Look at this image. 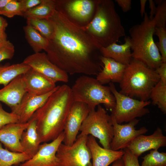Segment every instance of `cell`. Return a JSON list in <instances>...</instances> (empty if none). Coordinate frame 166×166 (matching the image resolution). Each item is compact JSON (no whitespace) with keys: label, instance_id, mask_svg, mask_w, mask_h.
Here are the masks:
<instances>
[{"label":"cell","instance_id":"8d00e7d4","mask_svg":"<svg viewBox=\"0 0 166 166\" xmlns=\"http://www.w3.org/2000/svg\"><path fill=\"white\" fill-rule=\"evenodd\" d=\"M42 0H21L19 1L22 13L23 14L30 9L41 3Z\"/></svg>","mask_w":166,"mask_h":166},{"label":"cell","instance_id":"5bb4252c","mask_svg":"<svg viewBox=\"0 0 166 166\" xmlns=\"http://www.w3.org/2000/svg\"><path fill=\"white\" fill-rule=\"evenodd\" d=\"M64 137L63 132L57 138L50 143L41 144L36 153L20 166H58L56 156L57 149Z\"/></svg>","mask_w":166,"mask_h":166},{"label":"cell","instance_id":"30bf717a","mask_svg":"<svg viewBox=\"0 0 166 166\" xmlns=\"http://www.w3.org/2000/svg\"><path fill=\"white\" fill-rule=\"evenodd\" d=\"M55 10L81 26L87 25L94 15L97 0H54Z\"/></svg>","mask_w":166,"mask_h":166},{"label":"cell","instance_id":"7bdbcfd3","mask_svg":"<svg viewBox=\"0 0 166 166\" xmlns=\"http://www.w3.org/2000/svg\"><path fill=\"white\" fill-rule=\"evenodd\" d=\"M7 40V35L5 31L0 30V42H4Z\"/></svg>","mask_w":166,"mask_h":166},{"label":"cell","instance_id":"83f0119b","mask_svg":"<svg viewBox=\"0 0 166 166\" xmlns=\"http://www.w3.org/2000/svg\"><path fill=\"white\" fill-rule=\"evenodd\" d=\"M150 98L153 105H157L164 114L166 113V84L160 80L152 89Z\"/></svg>","mask_w":166,"mask_h":166},{"label":"cell","instance_id":"ee69618b","mask_svg":"<svg viewBox=\"0 0 166 166\" xmlns=\"http://www.w3.org/2000/svg\"><path fill=\"white\" fill-rule=\"evenodd\" d=\"M112 166H124L122 157L114 162Z\"/></svg>","mask_w":166,"mask_h":166},{"label":"cell","instance_id":"f6af8a7d","mask_svg":"<svg viewBox=\"0 0 166 166\" xmlns=\"http://www.w3.org/2000/svg\"><path fill=\"white\" fill-rule=\"evenodd\" d=\"M11 0H0V10L4 8Z\"/></svg>","mask_w":166,"mask_h":166},{"label":"cell","instance_id":"7c38bea8","mask_svg":"<svg viewBox=\"0 0 166 166\" xmlns=\"http://www.w3.org/2000/svg\"><path fill=\"white\" fill-rule=\"evenodd\" d=\"M90 110L85 103L74 101L67 117L63 130V144L71 146L76 141L81 125Z\"/></svg>","mask_w":166,"mask_h":166},{"label":"cell","instance_id":"6da1fadb","mask_svg":"<svg viewBox=\"0 0 166 166\" xmlns=\"http://www.w3.org/2000/svg\"><path fill=\"white\" fill-rule=\"evenodd\" d=\"M48 19L53 29L45 50L49 60L68 74L97 75L103 66L99 45L60 11L55 10Z\"/></svg>","mask_w":166,"mask_h":166},{"label":"cell","instance_id":"4dcf8cb0","mask_svg":"<svg viewBox=\"0 0 166 166\" xmlns=\"http://www.w3.org/2000/svg\"><path fill=\"white\" fill-rule=\"evenodd\" d=\"M0 14L9 18L16 15L23 16L19 1L11 0L3 8L0 10Z\"/></svg>","mask_w":166,"mask_h":166},{"label":"cell","instance_id":"e575fe53","mask_svg":"<svg viewBox=\"0 0 166 166\" xmlns=\"http://www.w3.org/2000/svg\"><path fill=\"white\" fill-rule=\"evenodd\" d=\"M14 47L9 40L5 42L0 46V62L7 59H11L14 53Z\"/></svg>","mask_w":166,"mask_h":166},{"label":"cell","instance_id":"52a82bcc","mask_svg":"<svg viewBox=\"0 0 166 166\" xmlns=\"http://www.w3.org/2000/svg\"><path fill=\"white\" fill-rule=\"evenodd\" d=\"M91 111L80 128L79 136L91 135L98 138L103 148L110 149L113 136L111 118L100 105Z\"/></svg>","mask_w":166,"mask_h":166},{"label":"cell","instance_id":"1f68e13d","mask_svg":"<svg viewBox=\"0 0 166 166\" xmlns=\"http://www.w3.org/2000/svg\"><path fill=\"white\" fill-rule=\"evenodd\" d=\"M154 34L158 38L156 43L161 55L163 62L166 63V29L155 27Z\"/></svg>","mask_w":166,"mask_h":166},{"label":"cell","instance_id":"9c48e42d","mask_svg":"<svg viewBox=\"0 0 166 166\" xmlns=\"http://www.w3.org/2000/svg\"><path fill=\"white\" fill-rule=\"evenodd\" d=\"M87 137L78 135L71 146L61 143L56 154L58 166H92V156L87 145Z\"/></svg>","mask_w":166,"mask_h":166},{"label":"cell","instance_id":"bcb514c9","mask_svg":"<svg viewBox=\"0 0 166 166\" xmlns=\"http://www.w3.org/2000/svg\"><path fill=\"white\" fill-rule=\"evenodd\" d=\"M5 42H0V46L1 45H2Z\"/></svg>","mask_w":166,"mask_h":166},{"label":"cell","instance_id":"277c9868","mask_svg":"<svg viewBox=\"0 0 166 166\" xmlns=\"http://www.w3.org/2000/svg\"><path fill=\"white\" fill-rule=\"evenodd\" d=\"M155 25L145 12L143 21L132 26L129 32L132 58L155 69L163 63L153 35Z\"/></svg>","mask_w":166,"mask_h":166},{"label":"cell","instance_id":"8fae6325","mask_svg":"<svg viewBox=\"0 0 166 166\" xmlns=\"http://www.w3.org/2000/svg\"><path fill=\"white\" fill-rule=\"evenodd\" d=\"M23 62L55 83L69 81L68 74L52 63L45 52L30 55L26 57Z\"/></svg>","mask_w":166,"mask_h":166},{"label":"cell","instance_id":"603a6c76","mask_svg":"<svg viewBox=\"0 0 166 166\" xmlns=\"http://www.w3.org/2000/svg\"><path fill=\"white\" fill-rule=\"evenodd\" d=\"M28 122L29 125L22 134L20 143L24 152L32 157L38 150L41 143L37 130L34 114Z\"/></svg>","mask_w":166,"mask_h":166},{"label":"cell","instance_id":"cb8c5ba5","mask_svg":"<svg viewBox=\"0 0 166 166\" xmlns=\"http://www.w3.org/2000/svg\"><path fill=\"white\" fill-rule=\"evenodd\" d=\"M30 68L23 62L11 65H0V85L6 86L15 77L25 74Z\"/></svg>","mask_w":166,"mask_h":166},{"label":"cell","instance_id":"d6a6232c","mask_svg":"<svg viewBox=\"0 0 166 166\" xmlns=\"http://www.w3.org/2000/svg\"><path fill=\"white\" fill-rule=\"evenodd\" d=\"M153 19L155 27L166 29V0H162L158 5L156 13Z\"/></svg>","mask_w":166,"mask_h":166},{"label":"cell","instance_id":"7402d4cb","mask_svg":"<svg viewBox=\"0 0 166 166\" xmlns=\"http://www.w3.org/2000/svg\"><path fill=\"white\" fill-rule=\"evenodd\" d=\"M124 40V43L121 45L114 43L106 47H101V56L126 65H128L132 58L129 36H125Z\"/></svg>","mask_w":166,"mask_h":166},{"label":"cell","instance_id":"60d3db41","mask_svg":"<svg viewBox=\"0 0 166 166\" xmlns=\"http://www.w3.org/2000/svg\"><path fill=\"white\" fill-rule=\"evenodd\" d=\"M8 26L7 21L0 16V30L5 31Z\"/></svg>","mask_w":166,"mask_h":166},{"label":"cell","instance_id":"f35d334b","mask_svg":"<svg viewBox=\"0 0 166 166\" xmlns=\"http://www.w3.org/2000/svg\"><path fill=\"white\" fill-rule=\"evenodd\" d=\"M115 2L121 7L124 12H127L131 9V0H116Z\"/></svg>","mask_w":166,"mask_h":166},{"label":"cell","instance_id":"74e56055","mask_svg":"<svg viewBox=\"0 0 166 166\" xmlns=\"http://www.w3.org/2000/svg\"><path fill=\"white\" fill-rule=\"evenodd\" d=\"M155 70L158 75L160 80L163 83L166 84V63L163 62Z\"/></svg>","mask_w":166,"mask_h":166},{"label":"cell","instance_id":"d6986e66","mask_svg":"<svg viewBox=\"0 0 166 166\" xmlns=\"http://www.w3.org/2000/svg\"><path fill=\"white\" fill-rule=\"evenodd\" d=\"M27 93L23 74L21 75L0 89V101L11 109L20 103Z\"/></svg>","mask_w":166,"mask_h":166},{"label":"cell","instance_id":"7a4b0ae2","mask_svg":"<svg viewBox=\"0 0 166 166\" xmlns=\"http://www.w3.org/2000/svg\"><path fill=\"white\" fill-rule=\"evenodd\" d=\"M74 101L71 88L63 84L58 86L35 112L37 130L41 143L52 141L63 132Z\"/></svg>","mask_w":166,"mask_h":166},{"label":"cell","instance_id":"b9f144b4","mask_svg":"<svg viewBox=\"0 0 166 166\" xmlns=\"http://www.w3.org/2000/svg\"><path fill=\"white\" fill-rule=\"evenodd\" d=\"M147 1L146 0H140V12L142 17L144 16L145 13V6L146 2Z\"/></svg>","mask_w":166,"mask_h":166},{"label":"cell","instance_id":"484cf974","mask_svg":"<svg viewBox=\"0 0 166 166\" xmlns=\"http://www.w3.org/2000/svg\"><path fill=\"white\" fill-rule=\"evenodd\" d=\"M25 38L35 53L45 50L49 41L30 25L27 24L23 27Z\"/></svg>","mask_w":166,"mask_h":166},{"label":"cell","instance_id":"5b68a950","mask_svg":"<svg viewBox=\"0 0 166 166\" xmlns=\"http://www.w3.org/2000/svg\"><path fill=\"white\" fill-rule=\"evenodd\" d=\"M160 80L155 69L132 58L127 65L119 83V92L131 98L147 101L152 89Z\"/></svg>","mask_w":166,"mask_h":166},{"label":"cell","instance_id":"44dd1931","mask_svg":"<svg viewBox=\"0 0 166 166\" xmlns=\"http://www.w3.org/2000/svg\"><path fill=\"white\" fill-rule=\"evenodd\" d=\"M100 60L103 66L97 75V80L102 85L111 82L120 83L127 65L102 56L100 57Z\"/></svg>","mask_w":166,"mask_h":166},{"label":"cell","instance_id":"f1b7e54d","mask_svg":"<svg viewBox=\"0 0 166 166\" xmlns=\"http://www.w3.org/2000/svg\"><path fill=\"white\" fill-rule=\"evenodd\" d=\"M26 23L27 24L31 26L48 40L51 38L53 29L49 19L29 18L26 19Z\"/></svg>","mask_w":166,"mask_h":166},{"label":"cell","instance_id":"d590c367","mask_svg":"<svg viewBox=\"0 0 166 166\" xmlns=\"http://www.w3.org/2000/svg\"><path fill=\"white\" fill-rule=\"evenodd\" d=\"M124 153L122 157L124 166H140L138 157L135 156L127 148L123 149Z\"/></svg>","mask_w":166,"mask_h":166},{"label":"cell","instance_id":"3957f363","mask_svg":"<svg viewBox=\"0 0 166 166\" xmlns=\"http://www.w3.org/2000/svg\"><path fill=\"white\" fill-rule=\"evenodd\" d=\"M82 27L101 47L116 43L125 36L121 18L112 0H97L93 18Z\"/></svg>","mask_w":166,"mask_h":166},{"label":"cell","instance_id":"f546056e","mask_svg":"<svg viewBox=\"0 0 166 166\" xmlns=\"http://www.w3.org/2000/svg\"><path fill=\"white\" fill-rule=\"evenodd\" d=\"M140 166H166V153L151 150L143 158Z\"/></svg>","mask_w":166,"mask_h":166},{"label":"cell","instance_id":"ffe728a7","mask_svg":"<svg viewBox=\"0 0 166 166\" xmlns=\"http://www.w3.org/2000/svg\"><path fill=\"white\" fill-rule=\"evenodd\" d=\"M27 92L39 96L49 93L56 87V83L31 68L23 74Z\"/></svg>","mask_w":166,"mask_h":166},{"label":"cell","instance_id":"836d02e7","mask_svg":"<svg viewBox=\"0 0 166 166\" xmlns=\"http://www.w3.org/2000/svg\"><path fill=\"white\" fill-rule=\"evenodd\" d=\"M19 122L18 117L12 113L5 111L0 103V128L7 124Z\"/></svg>","mask_w":166,"mask_h":166},{"label":"cell","instance_id":"ba28073f","mask_svg":"<svg viewBox=\"0 0 166 166\" xmlns=\"http://www.w3.org/2000/svg\"><path fill=\"white\" fill-rule=\"evenodd\" d=\"M109 87L115 99L110 115L117 123L128 122L149 113L146 107L151 103L150 101L138 100L123 94L117 91L113 82L109 83Z\"/></svg>","mask_w":166,"mask_h":166},{"label":"cell","instance_id":"4fadbf2b","mask_svg":"<svg viewBox=\"0 0 166 166\" xmlns=\"http://www.w3.org/2000/svg\"><path fill=\"white\" fill-rule=\"evenodd\" d=\"M110 116L113 128V136L110 144V149L112 150L118 151L127 148L135 138L148 131L144 127L136 129L135 126L139 121L136 118L127 124H121L117 123Z\"/></svg>","mask_w":166,"mask_h":166},{"label":"cell","instance_id":"e0dca14e","mask_svg":"<svg viewBox=\"0 0 166 166\" xmlns=\"http://www.w3.org/2000/svg\"><path fill=\"white\" fill-rule=\"evenodd\" d=\"M87 145L91 153L92 166H108L122 158L124 153L123 149L114 151L101 147L91 135L88 136Z\"/></svg>","mask_w":166,"mask_h":166},{"label":"cell","instance_id":"4316f807","mask_svg":"<svg viewBox=\"0 0 166 166\" xmlns=\"http://www.w3.org/2000/svg\"><path fill=\"white\" fill-rule=\"evenodd\" d=\"M31 158L24 152H14L4 148L0 142V166H12L18 164Z\"/></svg>","mask_w":166,"mask_h":166},{"label":"cell","instance_id":"8992f818","mask_svg":"<svg viewBox=\"0 0 166 166\" xmlns=\"http://www.w3.org/2000/svg\"><path fill=\"white\" fill-rule=\"evenodd\" d=\"M71 89L74 101L85 103L90 111L101 104L111 111L115 106V98L109 86L103 85L96 78L86 75L81 76Z\"/></svg>","mask_w":166,"mask_h":166},{"label":"cell","instance_id":"9a60e30c","mask_svg":"<svg viewBox=\"0 0 166 166\" xmlns=\"http://www.w3.org/2000/svg\"><path fill=\"white\" fill-rule=\"evenodd\" d=\"M166 146V136L162 129L158 127L152 134L145 136L140 135L135 138L127 148L137 157L145 152L158 149Z\"/></svg>","mask_w":166,"mask_h":166},{"label":"cell","instance_id":"2e32d148","mask_svg":"<svg viewBox=\"0 0 166 166\" xmlns=\"http://www.w3.org/2000/svg\"><path fill=\"white\" fill-rule=\"evenodd\" d=\"M58 86L52 91L42 95H32L27 93L20 103L11 109V112L18 117L19 122H27L57 89Z\"/></svg>","mask_w":166,"mask_h":166},{"label":"cell","instance_id":"ac0fdd59","mask_svg":"<svg viewBox=\"0 0 166 166\" xmlns=\"http://www.w3.org/2000/svg\"><path fill=\"white\" fill-rule=\"evenodd\" d=\"M29 125L25 123H10L0 128V142L10 151L18 152H24L20 143L23 132Z\"/></svg>","mask_w":166,"mask_h":166},{"label":"cell","instance_id":"ab89813d","mask_svg":"<svg viewBox=\"0 0 166 166\" xmlns=\"http://www.w3.org/2000/svg\"><path fill=\"white\" fill-rule=\"evenodd\" d=\"M149 7L150 9V15L149 16V18L152 19L153 18L156 12L157 7L156 6L154 1L152 0H149Z\"/></svg>","mask_w":166,"mask_h":166},{"label":"cell","instance_id":"d4e9b609","mask_svg":"<svg viewBox=\"0 0 166 166\" xmlns=\"http://www.w3.org/2000/svg\"><path fill=\"white\" fill-rule=\"evenodd\" d=\"M55 10L54 0H42L40 4L24 13L23 17L26 19H48L53 15Z\"/></svg>","mask_w":166,"mask_h":166}]
</instances>
